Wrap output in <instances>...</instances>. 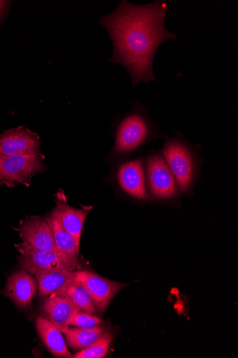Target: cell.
<instances>
[{
    "mask_svg": "<svg viewBox=\"0 0 238 358\" xmlns=\"http://www.w3.org/2000/svg\"><path fill=\"white\" fill-rule=\"evenodd\" d=\"M7 3L8 2L6 1H1V0H0V15H1L3 12L5 10L6 7L7 6Z\"/></svg>",
    "mask_w": 238,
    "mask_h": 358,
    "instance_id": "obj_21",
    "label": "cell"
},
{
    "mask_svg": "<svg viewBox=\"0 0 238 358\" xmlns=\"http://www.w3.org/2000/svg\"><path fill=\"white\" fill-rule=\"evenodd\" d=\"M117 182L121 189L130 197L139 201L149 199L147 192L144 158L124 162L118 171Z\"/></svg>",
    "mask_w": 238,
    "mask_h": 358,
    "instance_id": "obj_8",
    "label": "cell"
},
{
    "mask_svg": "<svg viewBox=\"0 0 238 358\" xmlns=\"http://www.w3.org/2000/svg\"><path fill=\"white\" fill-rule=\"evenodd\" d=\"M148 188L152 198L164 201L177 198L180 189L167 162L158 152H151L144 159Z\"/></svg>",
    "mask_w": 238,
    "mask_h": 358,
    "instance_id": "obj_5",
    "label": "cell"
},
{
    "mask_svg": "<svg viewBox=\"0 0 238 358\" xmlns=\"http://www.w3.org/2000/svg\"><path fill=\"white\" fill-rule=\"evenodd\" d=\"M75 279L90 292L98 313L103 314L118 294L127 284L101 277L89 271H75Z\"/></svg>",
    "mask_w": 238,
    "mask_h": 358,
    "instance_id": "obj_7",
    "label": "cell"
},
{
    "mask_svg": "<svg viewBox=\"0 0 238 358\" xmlns=\"http://www.w3.org/2000/svg\"><path fill=\"white\" fill-rule=\"evenodd\" d=\"M40 137L24 127L8 130L0 135V154L41 155Z\"/></svg>",
    "mask_w": 238,
    "mask_h": 358,
    "instance_id": "obj_10",
    "label": "cell"
},
{
    "mask_svg": "<svg viewBox=\"0 0 238 358\" xmlns=\"http://www.w3.org/2000/svg\"><path fill=\"white\" fill-rule=\"evenodd\" d=\"M200 146L192 145L180 133L166 137L161 154L174 176L180 191L191 192L198 178L202 164Z\"/></svg>",
    "mask_w": 238,
    "mask_h": 358,
    "instance_id": "obj_2",
    "label": "cell"
},
{
    "mask_svg": "<svg viewBox=\"0 0 238 358\" xmlns=\"http://www.w3.org/2000/svg\"><path fill=\"white\" fill-rule=\"evenodd\" d=\"M70 327L84 330H94L103 325L104 320L90 313L78 311L70 320Z\"/></svg>",
    "mask_w": 238,
    "mask_h": 358,
    "instance_id": "obj_20",
    "label": "cell"
},
{
    "mask_svg": "<svg viewBox=\"0 0 238 358\" xmlns=\"http://www.w3.org/2000/svg\"><path fill=\"white\" fill-rule=\"evenodd\" d=\"M113 340L112 334L107 331L97 341L91 345L82 349L77 352L73 357L74 358H103L107 355L112 341Z\"/></svg>",
    "mask_w": 238,
    "mask_h": 358,
    "instance_id": "obj_19",
    "label": "cell"
},
{
    "mask_svg": "<svg viewBox=\"0 0 238 358\" xmlns=\"http://www.w3.org/2000/svg\"><path fill=\"white\" fill-rule=\"evenodd\" d=\"M161 134L157 124L140 105L119 123L111 157L137 152L151 141L161 137Z\"/></svg>",
    "mask_w": 238,
    "mask_h": 358,
    "instance_id": "obj_3",
    "label": "cell"
},
{
    "mask_svg": "<svg viewBox=\"0 0 238 358\" xmlns=\"http://www.w3.org/2000/svg\"><path fill=\"white\" fill-rule=\"evenodd\" d=\"M81 310L92 314L98 313L89 289L76 279L63 292Z\"/></svg>",
    "mask_w": 238,
    "mask_h": 358,
    "instance_id": "obj_18",
    "label": "cell"
},
{
    "mask_svg": "<svg viewBox=\"0 0 238 358\" xmlns=\"http://www.w3.org/2000/svg\"><path fill=\"white\" fill-rule=\"evenodd\" d=\"M18 231L23 242L65 257L58 250L51 227L43 217H27L20 222Z\"/></svg>",
    "mask_w": 238,
    "mask_h": 358,
    "instance_id": "obj_9",
    "label": "cell"
},
{
    "mask_svg": "<svg viewBox=\"0 0 238 358\" xmlns=\"http://www.w3.org/2000/svg\"><path fill=\"white\" fill-rule=\"evenodd\" d=\"M45 219L51 227L55 245L61 254L67 259L80 262V248L74 237L64 229L57 210L54 208Z\"/></svg>",
    "mask_w": 238,
    "mask_h": 358,
    "instance_id": "obj_13",
    "label": "cell"
},
{
    "mask_svg": "<svg viewBox=\"0 0 238 358\" xmlns=\"http://www.w3.org/2000/svg\"><path fill=\"white\" fill-rule=\"evenodd\" d=\"M106 331L104 325L94 330H84L77 327H68L64 331L66 342L75 350L84 349L97 341Z\"/></svg>",
    "mask_w": 238,
    "mask_h": 358,
    "instance_id": "obj_17",
    "label": "cell"
},
{
    "mask_svg": "<svg viewBox=\"0 0 238 358\" xmlns=\"http://www.w3.org/2000/svg\"><path fill=\"white\" fill-rule=\"evenodd\" d=\"M36 328L39 336L50 352L55 357H73L68 350L60 330L44 316L36 318Z\"/></svg>",
    "mask_w": 238,
    "mask_h": 358,
    "instance_id": "obj_14",
    "label": "cell"
},
{
    "mask_svg": "<svg viewBox=\"0 0 238 358\" xmlns=\"http://www.w3.org/2000/svg\"><path fill=\"white\" fill-rule=\"evenodd\" d=\"M15 247L20 253L18 257L20 265L22 269L32 275L59 270L75 271L81 268L80 262L53 252L40 250L27 243L22 242Z\"/></svg>",
    "mask_w": 238,
    "mask_h": 358,
    "instance_id": "obj_6",
    "label": "cell"
},
{
    "mask_svg": "<svg viewBox=\"0 0 238 358\" xmlns=\"http://www.w3.org/2000/svg\"><path fill=\"white\" fill-rule=\"evenodd\" d=\"M47 170L41 155L0 154V187L29 185L32 178Z\"/></svg>",
    "mask_w": 238,
    "mask_h": 358,
    "instance_id": "obj_4",
    "label": "cell"
},
{
    "mask_svg": "<svg viewBox=\"0 0 238 358\" xmlns=\"http://www.w3.org/2000/svg\"><path fill=\"white\" fill-rule=\"evenodd\" d=\"M75 271L59 270L36 274L40 295L46 298L61 294L75 280Z\"/></svg>",
    "mask_w": 238,
    "mask_h": 358,
    "instance_id": "obj_15",
    "label": "cell"
},
{
    "mask_svg": "<svg viewBox=\"0 0 238 358\" xmlns=\"http://www.w3.org/2000/svg\"><path fill=\"white\" fill-rule=\"evenodd\" d=\"M37 289L36 278L21 269L8 278L4 294L17 308L24 310L29 307Z\"/></svg>",
    "mask_w": 238,
    "mask_h": 358,
    "instance_id": "obj_11",
    "label": "cell"
},
{
    "mask_svg": "<svg viewBox=\"0 0 238 358\" xmlns=\"http://www.w3.org/2000/svg\"><path fill=\"white\" fill-rule=\"evenodd\" d=\"M61 222L64 229L69 232L75 238L76 244L80 248V241L83 225L87 219L89 211L71 207L63 200L56 201Z\"/></svg>",
    "mask_w": 238,
    "mask_h": 358,
    "instance_id": "obj_16",
    "label": "cell"
},
{
    "mask_svg": "<svg viewBox=\"0 0 238 358\" xmlns=\"http://www.w3.org/2000/svg\"><path fill=\"white\" fill-rule=\"evenodd\" d=\"M168 10V3L160 0L146 5L122 0L112 14L98 20L113 42L110 62L123 65L131 76L133 87L156 81L153 69L156 52L164 42L177 38L165 26Z\"/></svg>",
    "mask_w": 238,
    "mask_h": 358,
    "instance_id": "obj_1",
    "label": "cell"
},
{
    "mask_svg": "<svg viewBox=\"0 0 238 358\" xmlns=\"http://www.w3.org/2000/svg\"><path fill=\"white\" fill-rule=\"evenodd\" d=\"M42 312L64 334L70 327L72 317L80 310L70 299L62 294L46 297L41 308Z\"/></svg>",
    "mask_w": 238,
    "mask_h": 358,
    "instance_id": "obj_12",
    "label": "cell"
}]
</instances>
